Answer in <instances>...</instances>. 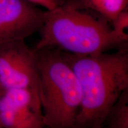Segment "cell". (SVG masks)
<instances>
[{"mask_svg": "<svg viewBox=\"0 0 128 128\" xmlns=\"http://www.w3.org/2000/svg\"><path fill=\"white\" fill-rule=\"evenodd\" d=\"M62 54L81 88L75 128L103 126L110 108L128 90L127 46L112 54L80 55L64 51Z\"/></svg>", "mask_w": 128, "mask_h": 128, "instance_id": "cell-1", "label": "cell"}, {"mask_svg": "<svg viewBox=\"0 0 128 128\" xmlns=\"http://www.w3.org/2000/svg\"><path fill=\"white\" fill-rule=\"evenodd\" d=\"M80 1L66 0L52 10H46L39 30L40 38L34 49H58L80 55L106 52L122 44L114 36L108 21L88 12Z\"/></svg>", "mask_w": 128, "mask_h": 128, "instance_id": "cell-2", "label": "cell"}, {"mask_svg": "<svg viewBox=\"0 0 128 128\" xmlns=\"http://www.w3.org/2000/svg\"><path fill=\"white\" fill-rule=\"evenodd\" d=\"M34 50L44 126L75 128L81 100V88L76 74L62 50L52 48Z\"/></svg>", "mask_w": 128, "mask_h": 128, "instance_id": "cell-3", "label": "cell"}, {"mask_svg": "<svg viewBox=\"0 0 128 128\" xmlns=\"http://www.w3.org/2000/svg\"><path fill=\"white\" fill-rule=\"evenodd\" d=\"M0 86L3 91L28 90L40 101L36 52L25 40L0 46Z\"/></svg>", "mask_w": 128, "mask_h": 128, "instance_id": "cell-4", "label": "cell"}, {"mask_svg": "<svg viewBox=\"0 0 128 128\" xmlns=\"http://www.w3.org/2000/svg\"><path fill=\"white\" fill-rule=\"evenodd\" d=\"M45 11L26 0H0V46L39 32Z\"/></svg>", "mask_w": 128, "mask_h": 128, "instance_id": "cell-5", "label": "cell"}, {"mask_svg": "<svg viewBox=\"0 0 128 128\" xmlns=\"http://www.w3.org/2000/svg\"><path fill=\"white\" fill-rule=\"evenodd\" d=\"M2 128H44L40 101L25 89L4 91L0 96Z\"/></svg>", "mask_w": 128, "mask_h": 128, "instance_id": "cell-6", "label": "cell"}, {"mask_svg": "<svg viewBox=\"0 0 128 128\" xmlns=\"http://www.w3.org/2000/svg\"><path fill=\"white\" fill-rule=\"evenodd\" d=\"M82 6L99 14L108 22L127 8L128 0H78Z\"/></svg>", "mask_w": 128, "mask_h": 128, "instance_id": "cell-7", "label": "cell"}, {"mask_svg": "<svg viewBox=\"0 0 128 128\" xmlns=\"http://www.w3.org/2000/svg\"><path fill=\"white\" fill-rule=\"evenodd\" d=\"M104 124L108 128H128V90L122 94L108 112Z\"/></svg>", "mask_w": 128, "mask_h": 128, "instance_id": "cell-8", "label": "cell"}, {"mask_svg": "<svg viewBox=\"0 0 128 128\" xmlns=\"http://www.w3.org/2000/svg\"><path fill=\"white\" fill-rule=\"evenodd\" d=\"M113 27L112 30L113 34L122 44H127L128 34V12L124 10L116 16L112 22Z\"/></svg>", "mask_w": 128, "mask_h": 128, "instance_id": "cell-9", "label": "cell"}, {"mask_svg": "<svg viewBox=\"0 0 128 128\" xmlns=\"http://www.w3.org/2000/svg\"><path fill=\"white\" fill-rule=\"evenodd\" d=\"M33 4L39 5L44 7L46 10H52L58 6L56 0H26Z\"/></svg>", "mask_w": 128, "mask_h": 128, "instance_id": "cell-10", "label": "cell"}, {"mask_svg": "<svg viewBox=\"0 0 128 128\" xmlns=\"http://www.w3.org/2000/svg\"><path fill=\"white\" fill-rule=\"evenodd\" d=\"M56 2H58L59 6V5H61L63 4V3H64V2H65L66 0H56Z\"/></svg>", "mask_w": 128, "mask_h": 128, "instance_id": "cell-11", "label": "cell"}, {"mask_svg": "<svg viewBox=\"0 0 128 128\" xmlns=\"http://www.w3.org/2000/svg\"><path fill=\"white\" fill-rule=\"evenodd\" d=\"M3 92H4V91H3V90L2 89V88H1V86H0V96H1V94H2Z\"/></svg>", "mask_w": 128, "mask_h": 128, "instance_id": "cell-12", "label": "cell"}, {"mask_svg": "<svg viewBox=\"0 0 128 128\" xmlns=\"http://www.w3.org/2000/svg\"><path fill=\"white\" fill-rule=\"evenodd\" d=\"M95 128H103V126H98V127H96Z\"/></svg>", "mask_w": 128, "mask_h": 128, "instance_id": "cell-13", "label": "cell"}, {"mask_svg": "<svg viewBox=\"0 0 128 128\" xmlns=\"http://www.w3.org/2000/svg\"><path fill=\"white\" fill-rule=\"evenodd\" d=\"M0 128H2V127H1V125H0Z\"/></svg>", "mask_w": 128, "mask_h": 128, "instance_id": "cell-14", "label": "cell"}]
</instances>
